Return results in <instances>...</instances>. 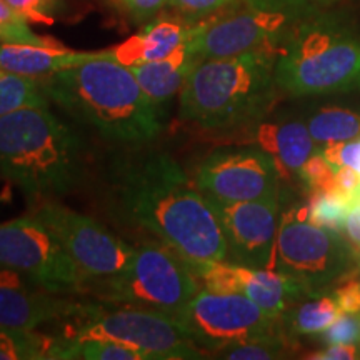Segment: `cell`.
Returning a JSON list of instances; mask_svg holds the SVG:
<instances>
[{
	"label": "cell",
	"instance_id": "cell-11",
	"mask_svg": "<svg viewBox=\"0 0 360 360\" xmlns=\"http://www.w3.org/2000/svg\"><path fill=\"white\" fill-rule=\"evenodd\" d=\"M0 267L25 274L53 294L85 292L87 278L35 215L0 225Z\"/></svg>",
	"mask_w": 360,
	"mask_h": 360
},
{
	"label": "cell",
	"instance_id": "cell-7",
	"mask_svg": "<svg viewBox=\"0 0 360 360\" xmlns=\"http://www.w3.org/2000/svg\"><path fill=\"white\" fill-rule=\"evenodd\" d=\"M305 0H237L193 24L188 47L200 60L274 49L305 19Z\"/></svg>",
	"mask_w": 360,
	"mask_h": 360
},
{
	"label": "cell",
	"instance_id": "cell-3",
	"mask_svg": "<svg viewBox=\"0 0 360 360\" xmlns=\"http://www.w3.org/2000/svg\"><path fill=\"white\" fill-rule=\"evenodd\" d=\"M84 170L82 141L49 107L0 117V174L27 197L65 195L82 182Z\"/></svg>",
	"mask_w": 360,
	"mask_h": 360
},
{
	"label": "cell",
	"instance_id": "cell-8",
	"mask_svg": "<svg viewBox=\"0 0 360 360\" xmlns=\"http://www.w3.org/2000/svg\"><path fill=\"white\" fill-rule=\"evenodd\" d=\"M60 326L57 337L64 339H109L147 354L150 360L204 359V350L188 339L170 315L148 309L101 304H82Z\"/></svg>",
	"mask_w": 360,
	"mask_h": 360
},
{
	"label": "cell",
	"instance_id": "cell-24",
	"mask_svg": "<svg viewBox=\"0 0 360 360\" xmlns=\"http://www.w3.org/2000/svg\"><path fill=\"white\" fill-rule=\"evenodd\" d=\"M56 335L0 327V360H52Z\"/></svg>",
	"mask_w": 360,
	"mask_h": 360
},
{
	"label": "cell",
	"instance_id": "cell-16",
	"mask_svg": "<svg viewBox=\"0 0 360 360\" xmlns=\"http://www.w3.org/2000/svg\"><path fill=\"white\" fill-rule=\"evenodd\" d=\"M80 305L47 290L19 270L0 267V327L37 330L67 321Z\"/></svg>",
	"mask_w": 360,
	"mask_h": 360
},
{
	"label": "cell",
	"instance_id": "cell-23",
	"mask_svg": "<svg viewBox=\"0 0 360 360\" xmlns=\"http://www.w3.org/2000/svg\"><path fill=\"white\" fill-rule=\"evenodd\" d=\"M49 107L42 79L27 77L0 69V117L24 109Z\"/></svg>",
	"mask_w": 360,
	"mask_h": 360
},
{
	"label": "cell",
	"instance_id": "cell-6",
	"mask_svg": "<svg viewBox=\"0 0 360 360\" xmlns=\"http://www.w3.org/2000/svg\"><path fill=\"white\" fill-rule=\"evenodd\" d=\"M199 289V278L177 252L162 242H146L135 247L122 272L89 281L85 292L102 304L155 310L175 319Z\"/></svg>",
	"mask_w": 360,
	"mask_h": 360
},
{
	"label": "cell",
	"instance_id": "cell-5",
	"mask_svg": "<svg viewBox=\"0 0 360 360\" xmlns=\"http://www.w3.org/2000/svg\"><path fill=\"white\" fill-rule=\"evenodd\" d=\"M277 87L290 96L360 90V34L332 19H304L283 40Z\"/></svg>",
	"mask_w": 360,
	"mask_h": 360
},
{
	"label": "cell",
	"instance_id": "cell-22",
	"mask_svg": "<svg viewBox=\"0 0 360 360\" xmlns=\"http://www.w3.org/2000/svg\"><path fill=\"white\" fill-rule=\"evenodd\" d=\"M307 129L321 147L349 142L360 137V114L342 107H323L309 117Z\"/></svg>",
	"mask_w": 360,
	"mask_h": 360
},
{
	"label": "cell",
	"instance_id": "cell-19",
	"mask_svg": "<svg viewBox=\"0 0 360 360\" xmlns=\"http://www.w3.org/2000/svg\"><path fill=\"white\" fill-rule=\"evenodd\" d=\"M199 62L200 58L191 51L188 44H184L160 60L132 65L129 69L147 97L155 103L162 114H165L167 103H170L175 94L182 90L187 77Z\"/></svg>",
	"mask_w": 360,
	"mask_h": 360
},
{
	"label": "cell",
	"instance_id": "cell-30",
	"mask_svg": "<svg viewBox=\"0 0 360 360\" xmlns=\"http://www.w3.org/2000/svg\"><path fill=\"white\" fill-rule=\"evenodd\" d=\"M326 345L354 344L360 345V315L340 314V317L321 334Z\"/></svg>",
	"mask_w": 360,
	"mask_h": 360
},
{
	"label": "cell",
	"instance_id": "cell-25",
	"mask_svg": "<svg viewBox=\"0 0 360 360\" xmlns=\"http://www.w3.org/2000/svg\"><path fill=\"white\" fill-rule=\"evenodd\" d=\"M350 207L352 202L339 192H317L310 197L307 212L314 224L342 233Z\"/></svg>",
	"mask_w": 360,
	"mask_h": 360
},
{
	"label": "cell",
	"instance_id": "cell-1",
	"mask_svg": "<svg viewBox=\"0 0 360 360\" xmlns=\"http://www.w3.org/2000/svg\"><path fill=\"white\" fill-rule=\"evenodd\" d=\"M107 195L120 222L152 233L187 264L229 262L217 214L169 154L135 150L115 157L107 174Z\"/></svg>",
	"mask_w": 360,
	"mask_h": 360
},
{
	"label": "cell",
	"instance_id": "cell-34",
	"mask_svg": "<svg viewBox=\"0 0 360 360\" xmlns=\"http://www.w3.org/2000/svg\"><path fill=\"white\" fill-rule=\"evenodd\" d=\"M117 7L129 13L134 20L143 22L157 15L169 0H112Z\"/></svg>",
	"mask_w": 360,
	"mask_h": 360
},
{
	"label": "cell",
	"instance_id": "cell-14",
	"mask_svg": "<svg viewBox=\"0 0 360 360\" xmlns=\"http://www.w3.org/2000/svg\"><path fill=\"white\" fill-rule=\"evenodd\" d=\"M205 197L222 225L229 247V262L269 269L282 215L278 193L267 199L244 202Z\"/></svg>",
	"mask_w": 360,
	"mask_h": 360
},
{
	"label": "cell",
	"instance_id": "cell-32",
	"mask_svg": "<svg viewBox=\"0 0 360 360\" xmlns=\"http://www.w3.org/2000/svg\"><path fill=\"white\" fill-rule=\"evenodd\" d=\"M337 287L332 292L342 314H355L360 315V276L355 272L345 274L344 277L335 282Z\"/></svg>",
	"mask_w": 360,
	"mask_h": 360
},
{
	"label": "cell",
	"instance_id": "cell-21",
	"mask_svg": "<svg viewBox=\"0 0 360 360\" xmlns=\"http://www.w3.org/2000/svg\"><path fill=\"white\" fill-rule=\"evenodd\" d=\"M340 309L332 295H312L310 300L295 302L283 314L282 323L292 334L321 335L340 317Z\"/></svg>",
	"mask_w": 360,
	"mask_h": 360
},
{
	"label": "cell",
	"instance_id": "cell-28",
	"mask_svg": "<svg viewBox=\"0 0 360 360\" xmlns=\"http://www.w3.org/2000/svg\"><path fill=\"white\" fill-rule=\"evenodd\" d=\"M297 177L312 193L335 192V167L317 150L307 159Z\"/></svg>",
	"mask_w": 360,
	"mask_h": 360
},
{
	"label": "cell",
	"instance_id": "cell-2",
	"mask_svg": "<svg viewBox=\"0 0 360 360\" xmlns=\"http://www.w3.org/2000/svg\"><path fill=\"white\" fill-rule=\"evenodd\" d=\"M42 84L51 101L107 141L143 146L160 134L165 114L147 97L129 67L110 58L107 51L44 77Z\"/></svg>",
	"mask_w": 360,
	"mask_h": 360
},
{
	"label": "cell",
	"instance_id": "cell-35",
	"mask_svg": "<svg viewBox=\"0 0 360 360\" xmlns=\"http://www.w3.org/2000/svg\"><path fill=\"white\" fill-rule=\"evenodd\" d=\"M342 236L345 237L350 250L354 252L355 259H357L359 262L360 260V195L359 199L354 202L352 207H350Z\"/></svg>",
	"mask_w": 360,
	"mask_h": 360
},
{
	"label": "cell",
	"instance_id": "cell-9",
	"mask_svg": "<svg viewBox=\"0 0 360 360\" xmlns=\"http://www.w3.org/2000/svg\"><path fill=\"white\" fill-rule=\"evenodd\" d=\"M357 264L340 232L309 219L307 205H295L281 215L269 269L300 282L310 295H319Z\"/></svg>",
	"mask_w": 360,
	"mask_h": 360
},
{
	"label": "cell",
	"instance_id": "cell-13",
	"mask_svg": "<svg viewBox=\"0 0 360 360\" xmlns=\"http://www.w3.org/2000/svg\"><path fill=\"white\" fill-rule=\"evenodd\" d=\"M281 172L259 146L217 148L200 162L195 184L205 195L225 202L259 200L278 193Z\"/></svg>",
	"mask_w": 360,
	"mask_h": 360
},
{
	"label": "cell",
	"instance_id": "cell-33",
	"mask_svg": "<svg viewBox=\"0 0 360 360\" xmlns=\"http://www.w3.org/2000/svg\"><path fill=\"white\" fill-rule=\"evenodd\" d=\"M323 159L334 167H349L360 175V137L349 142L330 143L319 148Z\"/></svg>",
	"mask_w": 360,
	"mask_h": 360
},
{
	"label": "cell",
	"instance_id": "cell-17",
	"mask_svg": "<svg viewBox=\"0 0 360 360\" xmlns=\"http://www.w3.org/2000/svg\"><path fill=\"white\" fill-rule=\"evenodd\" d=\"M195 22L180 17H160L122 44L109 49L110 58L125 67L160 60L187 44Z\"/></svg>",
	"mask_w": 360,
	"mask_h": 360
},
{
	"label": "cell",
	"instance_id": "cell-10",
	"mask_svg": "<svg viewBox=\"0 0 360 360\" xmlns=\"http://www.w3.org/2000/svg\"><path fill=\"white\" fill-rule=\"evenodd\" d=\"M175 321L197 347L222 352L233 345L282 334L281 321L238 292L199 289Z\"/></svg>",
	"mask_w": 360,
	"mask_h": 360
},
{
	"label": "cell",
	"instance_id": "cell-15",
	"mask_svg": "<svg viewBox=\"0 0 360 360\" xmlns=\"http://www.w3.org/2000/svg\"><path fill=\"white\" fill-rule=\"evenodd\" d=\"M187 265L205 289L244 294L270 319L281 322L292 305L305 297H312L302 283L272 269H254L233 262H193Z\"/></svg>",
	"mask_w": 360,
	"mask_h": 360
},
{
	"label": "cell",
	"instance_id": "cell-18",
	"mask_svg": "<svg viewBox=\"0 0 360 360\" xmlns=\"http://www.w3.org/2000/svg\"><path fill=\"white\" fill-rule=\"evenodd\" d=\"M101 52H75L57 42L47 45L0 44V69L27 77L44 79L58 70L84 64Z\"/></svg>",
	"mask_w": 360,
	"mask_h": 360
},
{
	"label": "cell",
	"instance_id": "cell-37",
	"mask_svg": "<svg viewBox=\"0 0 360 360\" xmlns=\"http://www.w3.org/2000/svg\"><path fill=\"white\" fill-rule=\"evenodd\" d=\"M355 269H357V272H359V276H360V260L357 262V265H355Z\"/></svg>",
	"mask_w": 360,
	"mask_h": 360
},
{
	"label": "cell",
	"instance_id": "cell-4",
	"mask_svg": "<svg viewBox=\"0 0 360 360\" xmlns=\"http://www.w3.org/2000/svg\"><path fill=\"white\" fill-rule=\"evenodd\" d=\"M277 56L257 49L200 60L180 92V117L209 130L259 120L276 98Z\"/></svg>",
	"mask_w": 360,
	"mask_h": 360
},
{
	"label": "cell",
	"instance_id": "cell-36",
	"mask_svg": "<svg viewBox=\"0 0 360 360\" xmlns=\"http://www.w3.org/2000/svg\"><path fill=\"white\" fill-rule=\"evenodd\" d=\"M315 360H355L360 359V345L354 344H330L326 350L310 355Z\"/></svg>",
	"mask_w": 360,
	"mask_h": 360
},
{
	"label": "cell",
	"instance_id": "cell-38",
	"mask_svg": "<svg viewBox=\"0 0 360 360\" xmlns=\"http://www.w3.org/2000/svg\"><path fill=\"white\" fill-rule=\"evenodd\" d=\"M312 2H330V0H312Z\"/></svg>",
	"mask_w": 360,
	"mask_h": 360
},
{
	"label": "cell",
	"instance_id": "cell-29",
	"mask_svg": "<svg viewBox=\"0 0 360 360\" xmlns=\"http://www.w3.org/2000/svg\"><path fill=\"white\" fill-rule=\"evenodd\" d=\"M13 11L35 24H52L62 8V0H6Z\"/></svg>",
	"mask_w": 360,
	"mask_h": 360
},
{
	"label": "cell",
	"instance_id": "cell-27",
	"mask_svg": "<svg viewBox=\"0 0 360 360\" xmlns=\"http://www.w3.org/2000/svg\"><path fill=\"white\" fill-rule=\"evenodd\" d=\"M0 42L6 44H34L47 45L53 40L40 37L30 29L29 20L13 11L6 0H0Z\"/></svg>",
	"mask_w": 360,
	"mask_h": 360
},
{
	"label": "cell",
	"instance_id": "cell-12",
	"mask_svg": "<svg viewBox=\"0 0 360 360\" xmlns=\"http://www.w3.org/2000/svg\"><path fill=\"white\" fill-rule=\"evenodd\" d=\"M34 215L57 237L87 282L122 272L132 259L135 247L89 215L52 200L44 202Z\"/></svg>",
	"mask_w": 360,
	"mask_h": 360
},
{
	"label": "cell",
	"instance_id": "cell-20",
	"mask_svg": "<svg viewBox=\"0 0 360 360\" xmlns=\"http://www.w3.org/2000/svg\"><path fill=\"white\" fill-rule=\"evenodd\" d=\"M254 142L274 157L281 177L299 174L309 157L319 150L307 124L299 120L260 124L254 132Z\"/></svg>",
	"mask_w": 360,
	"mask_h": 360
},
{
	"label": "cell",
	"instance_id": "cell-31",
	"mask_svg": "<svg viewBox=\"0 0 360 360\" xmlns=\"http://www.w3.org/2000/svg\"><path fill=\"white\" fill-rule=\"evenodd\" d=\"M237 0H169L167 6L191 22L204 20Z\"/></svg>",
	"mask_w": 360,
	"mask_h": 360
},
{
	"label": "cell",
	"instance_id": "cell-26",
	"mask_svg": "<svg viewBox=\"0 0 360 360\" xmlns=\"http://www.w3.org/2000/svg\"><path fill=\"white\" fill-rule=\"evenodd\" d=\"M219 354L220 359L231 360H272L287 357L289 347H287V340L283 334H277L233 345V347L225 349Z\"/></svg>",
	"mask_w": 360,
	"mask_h": 360
}]
</instances>
